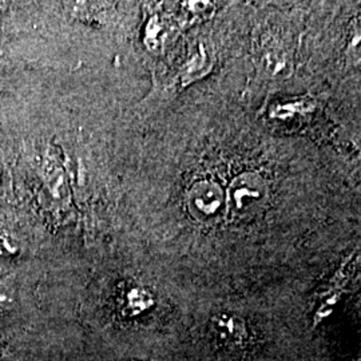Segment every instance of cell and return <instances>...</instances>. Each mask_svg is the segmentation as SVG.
I'll list each match as a JSON object with an SVG mask.
<instances>
[{"label": "cell", "mask_w": 361, "mask_h": 361, "mask_svg": "<svg viewBox=\"0 0 361 361\" xmlns=\"http://www.w3.org/2000/svg\"><path fill=\"white\" fill-rule=\"evenodd\" d=\"M267 197V182L257 173H246L233 180L228 204L233 214L244 216L257 210Z\"/></svg>", "instance_id": "6da1fadb"}, {"label": "cell", "mask_w": 361, "mask_h": 361, "mask_svg": "<svg viewBox=\"0 0 361 361\" xmlns=\"http://www.w3.org/2000/svg\"><path fill=\"white\" fill-rule=\"evenodd\" d=\"M189 202L197 213L209 217L219 212L224 204V194L214 182L200 180L194 183L189 192Z\"/></svg>", "instance_id": "7a4b0ae2"}, {"label": "cell", "mask_w": 361, "mask_h": 361, "mask_svg": "<svg viewBox=\"0 0 361 361\" xmlns=\"http://www.w3.org/2000/svg\"><path fill=\"white\" fill-rule=\"evenodd\" d=\"M152 304H153V298L150 295L143 289L135 288V289H131L128 293L123 312L130 316H135L149 310Z\"/></svg>", "instance_id": "3957f363"}, {"label": "cell", "mask_w": 361, "mask_h": 361, "mask_svg": "<svg viewBox=\"0 0 361 361\" xmlns=\"http://www.w3.org/2000/svg\"><path fill=\"white\" fill-rule=\"evenodd\" d=\"M16 250L18 247L13 244V240L0 231V256H13Z\"/></svg>", "instance_id": "277c9868"}, {"label": "cell", "mask_w": 361, "mask_h": 361, "mask_svg": "<svg viewBox=\"0 0 361 361\" xmlns=\"http://www.w3.org/2000/svg\"><path fill=\"white\" fill-rule=\"evenodd\" d=\"M11 304V298L0 293V310H6Z\"/></svg>", "instance_id": "5b68a950"}, {"label": "cell", "mask_w": 361, "mask_h": 361, "mask_svg": "<svg viewBox=\"0 0 361 361\" xmlns=\"http://www.w3.org/2000/svg\"><path fill=\"white\" fill-rule=\"evenodd\" d=\"M0 359H1V352H0Z\"/></svg>", "instance_id": "8992f818"}]
</instances>
